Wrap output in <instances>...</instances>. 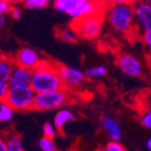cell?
<instances>
[{
    "label": "cell",
    "mask_w": 151,
    "mask_h": 151,
    "mask_svg": "<svg viewBox=\"0 0 151 151\" xmlns=\"http://www.w3.org/2000/svg\"><path fill=\"white\" fill-rule=\"evenodd\" d=\"M29 87L35 93L63 88L57 71V66H54L52 63L46 60L41 59L40 62L32 69Z\"/></svg>",
    "instance_id": "obj_1"
},
{
    "label": "cell",
    "mask_w": 151,
    "mask_h": 151,
    "mask_svg": "<svg viewBox=\"0 0 151 151\" xmlns=\"http://www.w3.org/2000/svg\"><path fill=\"white\" fill-rule=\"evenodd\" d=\"M104 16L108 25L116 33L129 34L135 26L131 4L108 5Z\"/></svg>",
    "instance_id": "obj_2"
},
{
    "label": "cell",
    "mask_w": 151,
    "mask_h": 151,
    "mask_svg": "<svg viewBox=\"0 0 151 151\" xmlns=\"http://www.w3.org/2000/svg\"><path fill=\"white\" fill-rule=\"evenodd\" d=\"M104 17L102 14H96L91 16L83 17L78 20H75L71 23V27L75 29L78 37L84 39H96L100 36L103 29Z\"/></svg>",
    "instance_id": "obj_3"
},
{
    "label": "cell",
    "mask_w": 151,
    "mask_h": 151,
    "mask_svg": "<svg viewBox=\"0 0 151 151\" xmlns=\"http://www.w3.org/2000/svg\"><path fill=\"white\" fill-rule=\"evenodd\" d=\"M36 93L27 86H15L9 87L4 101L14 110H29L33 109Z\"/></svg>",
    "instance_id": "obj_4"
},
{
    "label": "cell",
    "mask_w": 151,
    "mask_h": 151,
    "mask_svg": "<svg viewBox=\"0 0 151 151\" xmlns=\"http://www.w3.org/2000/svg\"><path fill=\"white\" fill-rule=\"evenodd\" d=\"M68 94L64 88L52 91L36 93L33 109L36 110H54L67 103Z\"/></svg>",
    "instance_id": "obj_5"
},
{
    "label": "cell",
    "mask_w": 151,
    "mask_h": 151,
    "mask_svg": "<svg viewBox=\"0 0 151 151\" xmlns=\"http://www.w3.org/2000/svg\"><path fill=\"white\" fill-rule=\"evenodd\" d=\"M57 71L63 88L67 89H76L80 87L86 79L84 71L68 65L57 66Z\"/></svg>",
    "instance_id": "obj_6"
},
{
    "label": "cell",
    "mask_w": 151,
    "mask_h": 151,
    "mask_svg": "<svg viewBox=\"0 0 151 151\" xmlns=\"http://www.w3.org/2000/svg\"><path fill=\"white\" fill-rule=\"evenodd\" d=\"M134 24L142 33L151 29V6L143 0H137L133 4Z\"/></svg>",
    "instance_id": "obj_7"
},
{
    "label": "cell",
    "mask_w": 151,
    "mask_h": 151,
    "mask_svg": "<svg viewBox=\"0 0 151 151\" xmlns=\"http://www.w3.org/2000/svg\"><path fill=\"white\" fill-rule=\"evenodd\" d=\"M118 66L128 77H139L143 73V65L137 57L131 54H122L118 58Z\"/></svg>",
    "instance_id": "obj_8"
},
{
    "label": "cell",
    "mask_w": 151,
    "mask_h": 151,
    "mask_svg": "<svg viewBox=\"0 0 151 151\" xmlns=\"http://www.w3.org/2000/svg\"><path fill=\"white\" fill-rule=\"evenodd\" d=\"M102 13H103L102 4L98 0H88V1H85V2L73 7L67 14L73 19V21H75V20H78V19L83 18V17L102 14Z\"/></svg>",
    "instance_id": "obj_9"
},
{
    "label": "cell",
    "mask_w": 151,
    "mask_h": 151,
    "mask_svg": "<svg viewBox=\"0 0 151 151\" xmlns=\"http://www.w3.org/2000/svg\"><path fill=\"white\" fill-rule=\"evenodd\" d=\"M40 55L38 54V52H36L35 50H33L31 47L24 46L21 47L16 52L13 61L17 65L23 66V67H26L28 69H33L40 62Z\"/></svg>",
    "instance_id": "obj_10"
},
{
    "label": "cell",
    "mask_w": 151,
    "mask_h": 151,
    "mask_svg": "<svg viewBox=\"0 0 151 151\" xmlns=\"http://www.w3.org/2000/svg\"><path fill=\"white\" fill-rule=\"evenodd\" d=\"M32 78V69H28L23 66L17 65L14 63L12 68L11 77H9L7 86L15 87V86H27L29 85Z\"/></svg>",
    "instance_id": "obj_11"
},
{
    "label": "cell",
    "mask_w": 151,
    "mask_h": 151,
    "mask_svg": "<svg viewBox=\"0 0 151 151\" xmlns=\"http://www.w3.org/2000/svg\"><path fill=\"white\" fill-rule=\"evenodd\" d=\"M101 126L111 142H119L122 137V129L120 123L110 116H103L101 118Z\"/></svg>",
    "instance_id": "obj_12"
},
{
    "label": "cell",
    "mask_w": 151,
    "mask_h": 151,
    "mask_svg": "<svg viewBox=\"0 0 151 151\" xmlns=\"http://www.w3.org/2000/svg\"><path fill=\"white\" fill-rule=\"evenodd\" d=\"M73 120H75V114L73 113V111L69 110V109H60L55 114L52 124H54L57 130H62L66 123Z\"/></svg>",
    "instance_id": "obj_13"
},
{
    "label": "cell",
    "mask_w": 151,
    "mask_h": 151,
    "mask_svg": "<svg viewBox=\"0 0 151 151\" xmlns=\"http://www.w3.org/2000/svg\"><path fill=\"white\" fill-rule=\"evenodd\" d=\"M14 66V61L9 58H0V84H7Z\"/></svg>",
    "instance_id": "obj_14"
},
{
    "label": "cell",
    "mask_w": 151,
    "mask_h": 151,
    "mask_svg": "<svg viewBox=\"0 0 151 151\" xmlns=\"http://www.w3.org/2000/svg\"><path fill=\"white\" fill-rule=\"evenodd\" d=\"M85 1H88V0H52V4L58 12L67 14L73 7Z\"/></svg>",
    "instance_id": "obj_15"
},
{
    "label": "cell",
    "mask_w": 151,
    "mask_h": 151,
    "mask_svg": "<svg viewBox=\"0 0 151 151\" xmlns=\"http://www.w3.org/2000/svg\"><path fill=\"white\" fill-rule=\"evenodd\" d=\"M57 35H58L59 39H61L62 41L66 43H75L78 39V35L70 25L61 27L57 32Z\"/></svg>",
    "instance_id": "obj_16"
},
{
    "label": "cell",
    "mask_w": 151,
    "mask_h": 151,
    "mask_svg": "<svg viewBox=\"0 0 151 151\" xmlns=\"http://www.w3.org/2000/svg\"><path fill=\"white\" fill-rule=\"evenodd\" d=\"M86 78L90 79H99L102 78L104 76H106L107 73V68L106 66L103 65V64H100L97 66H91V67H88L86 68V70L84 71Z\"/></svg>",
    "instance_id": "obj_17"
},
{
    "label": "cell",
    "mask_w": 151,
    "mask_h": 151,
    "mask_svg": "<svg viewBox=\"0 0 151 151\" xmlns=\"http://www.w3.org/2000/svg\"><path fill=\"white\" fill-rule=\"evenodd\" d=\"M7 151H24L23 143L21 137L17 134H13L5 139Z\"/></svg>",
    "instance_id": "obj_18"
},
{
    "label": "cell",
    "mask_w": 151,
    "mask_h": 151,
    "mask_svg": "<svg viewBox=\"0 0 151 151\" xmlns=\"http://www.w3.org/2000/svg\"><path fill=\"white\" fill-rule=\"evenodd\" d=\"M14 109L9 106L5 101L0 102V122H9L14 116Z\"/></svg>",
    "instance_id": "obj_19"
},
{
    "label": "cell",
    "mask_w": 151,
    "mask_h": 151,
    "mask_svg": "<svg viewBox=\"0 0 151 151\" xmlns=\"http://www.w3.org/2000/svg\"><path fill=\"white\" fill-rule=\"evenodd\" d=\"M52 0H24L23 4L26 9H39L47 6Z\"/></svg>",
    "instance_id": "obj_20"
},
{
    "label": "cell",
    "mask_w": 151,
    "mask_h": 151,
    "mask_svg": "<svg viewBox=\"0 0 151 151\" xmlns=\"http://www.w3.org/2000/svg\"><path fill=\"white\" fill-rule=\"evenodd\" d=\"M38 145L42 151H58L54 139H47V137H43L42 139H40Z\"/></svg>",
    "instance_id": "obj_21"
},
{
    "label": "cell",
    "mask_w": 151,
    "mask_h": 151,
    "mask_svg": "<svg viewBox=\"0 0 151 151\" xmlns=\"http://www.w3.org/2000/svg\"><path fill=\"white\" fill-rule=\"evenodd\" d=\"M43 137H47V139H54L57 134V129L54 126V124L50 122H46L43 125Z\"/></svg>",
    "instance_id": "obj_22"
},
{
    "label": "cell",
    "mask_w": 151,
    "mask_h": 151,
    "mask_svg": "<svg viewBox=\"0 0 151 151\" xmlns=\"http://www.w3.org/2000/svg\"><path fill=\"white\" fill-rule=\"evenodd\" d=\"M103 151H126V149L119 142H109Z\"/></svg>",
    "instance_id": "obj_23"
},
{
    "label": "cell",
    "mask_w": 151,
    "mask_h": 151,
    "mask_svg": "<svg viewBox=\"0 0 151 151\" xmlns=\"http://www.w3.org/2000/svg\"><path fill=\"white\" fill-rule=\"evenodd\" d=\"M11 7H12V4L7 0H0V17L5 16V14H9Z\"/></svg>",
    "instance_id": "obj_24"
},
{
    "label": "cell",
    "mask_w": 151,
    "mask_h": 151,
    "mask_svg": "<svg viewBox=\"0 0 151 151\" xmlns=\"http://www.w3.org/2000/svg\"><path fill=\"white\" fill-rule=\"evenodd\" d=\"M141 122H142V125L144 126L145 128L151 129V109L143 114V116L141 119Z\"/></svg>",
    "instance_id": "obj_25"
},
{
    "label": "cell",
    "mask_w": 151,
    "mask_h": 151,
    "mask_svg": "<svg viewBox=\"0 0 151 151\" xmlns=\"http://www.w3.org/2000/svg\"><path fill=\"white\" fill-rule=\"evenodd\" d=\"M9 15L12 17L13 19L15 20H19V19L21 18V15H22V11L21 9L17 5H12L11 7V11H9Z\"/></svg>",
    "instance_id": "obj_26"
},
{
    "label": "cell",
    "mask_w": 151,
    "mask_h": 151,
    "mask_svg": "<svg viewBox=\"0 0 151 151\" xmlns=\"http://www.w3.org/2000/svg\"><path fill=\"white\" fill-rule=\"evenodd\" d=\"M108 5H116V4H133L137 0H103Z\"/></svg>",
    "instance_id": "obj_27"
},
{
    "label": "cell",
    "mask_w": 151,
    "mask_h": 151,
    "mask_svg": "<svg viewBox=\"0 0 151 151\" xmlns=\"http://www.w3.org/2000/svg\"><path fill=\"white\" fill-rule=\"evenodd\" d=\"M143 42L147 46V48L151 52V29L143 34Z\"/></svg>",
    "instance_id": "obj_28"
},
{
    "label": "cell",
    "mask_w": 151,
    "mask_h": 151,
    "mask_svg": "<svg viewBox=\"0 0 151 151\" xmlns=\"http://www.w3.org/2000/svg\"><path fill=\"white\" fill-rule=\"evenodd\" d=\"M7 90H9L7 84H0V102L4 101L5 96L7 93Z\"/></svg>",
    "instance_id": "obj_29"
},
{
    "label": "cell",
    "mask_w": 151,
    "mask_h": 151,
    "mask_svg": "<svg viewBox=\"0 0 151 151\" xmlns=\"http://www.w3.org/2000/svg\"><path fill=\"white\" fill-rule=\"evenodd\" d=\"M0 151H7L6 144H5V139L0 137Z\"/></svg>",
    "instance_id": "obj_30"
},
{
    "label": "cell",
    "mask_w": 151,
    "mask_h": 151,
    "mask_svg": "<svg viewBox=\"0 0 151 151\" xmlns=\"http://www.w3.org/2000/svg\"><path fill=\"white\" fill-rule=\"evenodd\" d=\"M5 24H6V17L5 16L0 17V27L5 26Z\"/></svg>",
    "instance_id": "obj_31"
},
{
    "label": "cell",
    "mask_w": 151,
    "mask_h": 151,
    "mask_svg": "<svg viewBox=\"0 0 151 151\" xmlns=\"http://www.w3.org/2000/svg\"><path fill=\"white\" fill-rule=\"evenodd\" d=\"M11 4H17V3H23V1L24 0H7Z\"/></svg>",
    "instance_id": "obj_32"
},
{
    "label": "cell",
    "mask_w": 151,
    "mask_h": 151,
    "mask_svg": "<svg viewBox=\"0 0 151 151\" xmlns=\"http://www.w3.org/2000/svg\"><path fill=\"white\" fill-rule=\"evenodd\" d=\"M146 146H147V148H148V150L151 151V137H149V139H147Z\"/></svg>",
    "instance_id": "obj_33"
},
{
    "label": "cell",
    "mask_w": 151,
    "mask_h": 151,
    "mask_svg": "<svg viewBox=\"0 0 151 151\" xmlns=\"http://www.w3.org/2000/svg\"><path fill=\"white\" fill-rule=\"evenodd\" d=\"M146 2L148 3V4H149V5H150V6H151V0H146Z\"/></svg>",
    "instance_id": "obj_34"
}]
</instances>
